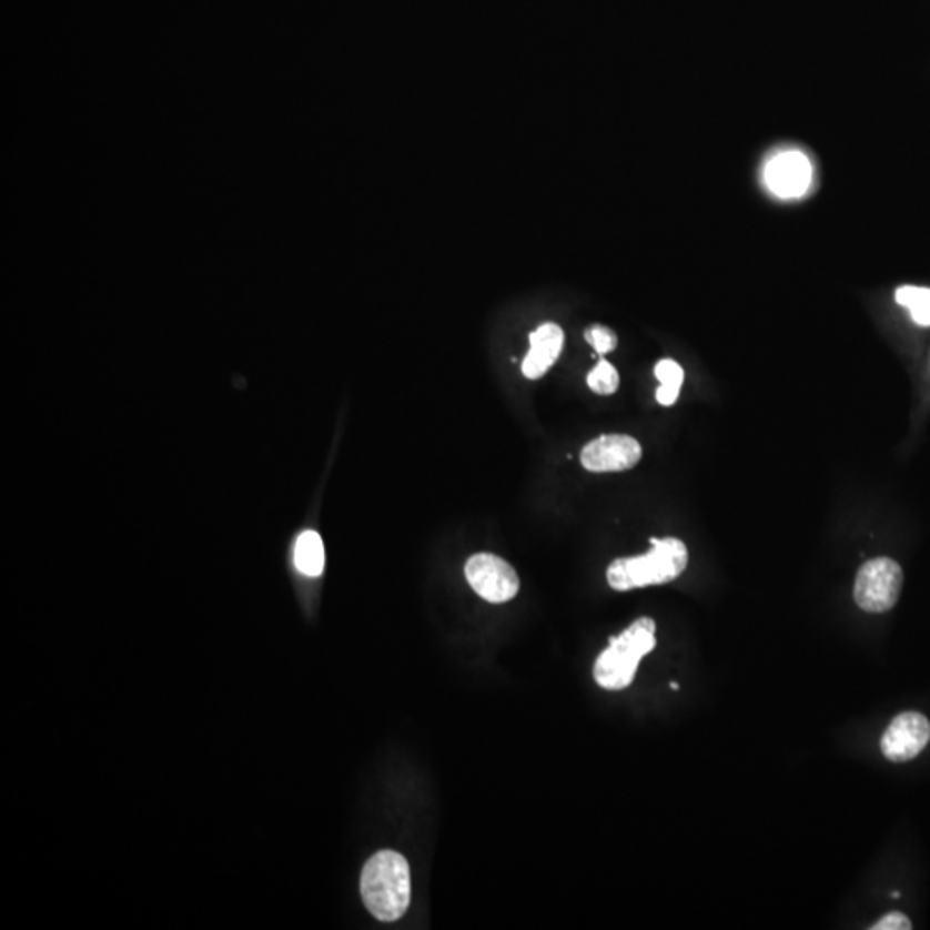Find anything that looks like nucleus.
<instances>
[{
  "label": "nucleus",
  "instance_id": "0eeeda50",
  "mask_svg": "<svg viewBox=\"0 0 930 930\" xmlns=\"http://www.w3.org/2000/svg\"><path fill=\"white\" fill-rule=\"evenodd\" d=\"M930 739V724L922 714L907 711L886 729L880 750L891 761H908L922 754Z\"/></svg>",
  "mask_w": 930,
  "mask_h": 930
},
{
  "label": "nucleus",
  "instance_id": "7ed1b4c3",
  "mask_svg": "<svg viewBox=\"0 0 930 930\" xmlns=\"http://www.w3.org/2000/svg\"><path fill=\"white\" fill-rule=\"evenodd\" d=\"M654 619L641 617L616 638H610L607 650L595 664V680L602 688L617 691L635 680L639 660L657 645Z\"/></svg>",
  "mask_w": 930,
  "mask_h": 930
},
{
  "label": "nucleus",
  "instance_id": "f8f14e48",
  "mask_svg": "<svg viewBox=\"0 0 930 930\" xmlns=\"http://www.w3.org/2000/svg\"><path fill=\"white\" fill-rule=\"evenodd\" d=\"M896 302L910 311L911 320L919 326H930V289L901 286L896 290Z\"/></svg>",
  "mask_w": 930,
  "mask_h": 930
},
{
  "label": "nucleus",
  "instance_id": "9b49d317",
  "mask_svg": "<svg viewBox=\"0 0 930 930\" xmlns=\"http://www.w3.org/2000/svg\"><path fill=\"white\" fill-rule=\"evenodd\" d=\"M655 376L661 385L657 390V402L660 405L676 404L679 398L680 386L685 383V371L673 358H664L655 365Z\"/></svg>",
  "mask_w": 930,
  "mask_h": 930
},
{
  "label": "nucleus",
  "instance_id": "6e6552de",
  "mask_svg": "<svg viewBox=\"0 0 930 930\" xmlns=\"http://www.w3.org/2000/svg\"><path fill=\"white\" fill-rule=\"evenodd\" d=\"M766 183L770 192L780 199H798L810 189L811 164L807 155L798 151L776 155L766 168Z\"/></svg>",
  "mask_w": 930,
  "mask_h": 930
},
{
  "label": "nucleus",
  "instance_id": "f257e3e1",
  "mask_svg": "<svg viewBox=\"0 0 930 930\" xmlns=\"http://www.w3.org/2000/svg\"><path fill=\"white\" fill-rule=\"evenodd\" d=\"M362 900L371 916L381 922H395L411 904V869L396 851L374 855L361 877Z\"/></svg>",
  "mask_w": 930,
  "mask_h": 930
},
{
  "label": "nucleus",
  "instance_id": "2eb2a0df",
  "mask_svg": "<svg viewBox=\"0 0 930 930\" xmlns=\"http://www.w3.org/2000/svg\"><path fill=\"white\" fill-rule=\"evenodd\" d=\"M911 922L907 916L900 913V911H892V913H888V916L882 917L876 926H872V930H910Z\"/></svg>",
  "mask_w": 930,
  "mask_h": 930
},
{
  "label": "nucleus",
  "instance_id": "423d86ee",
  "mask_svg": "<svg viewBox=\"0 0 930 930\" xmlns=\"http://www.w3.org/2000/svg\"><path fill=\"white\" fill-rule=\"evenodd\" d=\"M638 439L626 435H605L593 439L580 452V464L592 473H619L641 461Z\"/></svg>",
  "mask_w": 930,
  "mask_h": 930
},
{
  "label": "nucleus",
  "instance_id": "9d476101",
  "mask_svg": "<svg viewBox=\"0 0 930 930\" xmlns=\"http://www.w3.org/2000/svg\"><path fill=\"white\" fill-rule=\"evenodd\" d=\"M293 558H295L296 569L301 570L304 576H321L324 564H326V554H324V543L321 536L315 530H304L296 538Z\"/></svg>",
  "mask_w": 930,
  "mask_h": 930
},
{
  "label": "nucleus",
  "instance_id": "1a4fd4ad",
  "mask_svg": "<svg viewBox=\"0 0 930 930\" xmlns=\"http://www.w3.org/2000/svg\"><path fill=\"white\" fill-rule=\"evenodd\" d=\"M530 348L523 362L524 376L539 380L560 357L564 348V331L554 323L542 324L530 333Z\"/></svg>",
  "mask_w": 930,
  "mask_h": 930
},
{
  "label": "nucleus",
  "instance_id": "ddd939ff",
  "mask_svg": "<svg viewBox=\"0 0 930 930\" xmlns=\"http://www.w3.org/2000/svg\"><path fill=\"white\" fill-rule=\"evenodd\" d=\"M619 373L610 362L602 358L595 370L588 374V386L598 395H611L619 390Z\"/></svg>",
  "mask_w": 930,
  "mask_h": 930
},
{
  "label": "nucleus",
  "instance_id": "20e7f679",
  "mask_svg": "<svg viewBox=\"0 0 930 930\" xmlns=\"http://www.w3.org/2000/svg\"><path fill=\"white\" fill-rule=\"evenodd\" d=\"M903 570L891 558H872L860 567L853 596L861 610L882 614L891 610L900 598Z\"/></svg>",
  "mask_w": 930,
  "mask_h": 930
},
{
  "label": "nucleus",
  "instance_id": "4468645a",
  "mask_svg": "<svg viewBox=\"0 0 930 930\" xmlns=\"http://www.w3.org/2000/svg\"><path fill=\"white\" fill-rule=\"evenodd\" d=\"M586 342L595 348L596 354L605 355L616 351L617 336L610 327L607 326H592L586 330Z\"/></svg>",
  "mask_w": 930,
  "mask_h": 930
},
{
  "label": "nucleus",
  "instance_id": "39448f33",
  "mask_svg": "<svg viewBox=\"0 0 930 930\" xmlns=\"http://www.w3.org/2000/svg\"><path fill=\"white\" fill-rule=\"evenodd\" d=\"M471 588L489 604H505L519 593L520 580L514 567L493 554H477L465 564Z\"/></svg>",
  "mask_w": 930,
  "mask_h": 930
},
{
  "label": "nucleus",
  "instance_id": "f03ea898",
  "mask_svg": "<svg viewBox=\"0 0 930 930\" xmlns=\"http://www.w3.org/2000/svg\"><path fill=\"white\" fill-rule=\"evenodd\" d=\"M648 554L639 557L617 558L607 570V580L616 592L666 585L677 579L688 567L689 554L685 543L677 538H651Z\"/></svg>",
  "mask_w": 930,
  "mask_h": 930
}]
</instances>
